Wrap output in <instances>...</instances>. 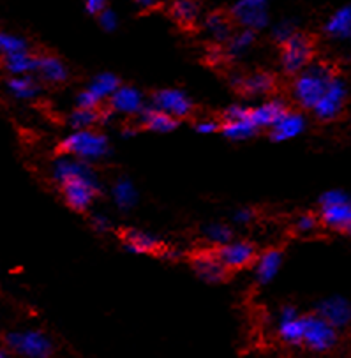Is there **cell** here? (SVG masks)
I'll return each instance as SVG.
<instances>
[{
  "mask_svg": "<svg viewBox=\"0 0 351 358\" xmlns=\"http://www.w3.org/2000/svg\"><path fill=\"white\" fill-rule=\"evenodd\" d=\"M52 177L59 184L66 205L74 212L89 210L101 192L99 180L90 164L74 157L62 155L57 159Z\"/></svg>",
  "mask_w": 351,
  "mask_h": 358,
  "instance_id": "6da1fadb",
  "label": "cell"
},
{
  "mask_svg": "<svg viewBox=\"0 0 351 358\" xmlns=\"http://www.w3.org/2000/svg\"><path fill=\"white\" fill-rule=\"evenodd\" d=\"M337 71L327 62H313L293 80V99L303 110H315L329 90Z\"/></svg>",
  "mask_w": 351,
  "mask_h": 358,
  "instance_id": "7a4b0ae2",
  "label": "cell"
},
{
  "mask_svg": "<svg viewBox=\"0 0 351 358\" xmlns=\"http://www.w3.org/2000/svg\"><path fill=\"white\" fill-rule=\"evenodd\" d=\"M57 150L64 157H74L90 164L110 154V141L99 131H73L69 136L60 141Z\"/></svg>",
  "mask_w": 351,
  "mask_h": 358,
  "instance_id": "3957f363",
  "label": "cell"
},
{
  "mask_svg": "<svg viewBox=\"0 0 351 358\" xmlns=\"http://www.w3.org/2000/svg\"><path fill=\"white\" fill-rule=\"evenodd\" d=\"M281 46V67L285 74L295 78L315 62L316 37L309 32L296 30Z\"/></svg>",
  "mask_w": 351,
  "mask_h": 358,
  "instance_id": "277c9868",
  "label": "cell"
},
{
  "mask_svg": "<svg viewBox=\"0 0 351 358\" xmlns=\"http://www.w3.org/2000/svg\"><path fill=\"white\" fill-rule=\"evenodd\" d=\"M320 222L332 231L351 236V196L343 191H327L320 196Z\"/></svg>",
  "mask_w": 351,
  "mask_h": 358,
  "instance_id": "5b68a950",
  "label": "cell"
},
{
  "mask_svg": "<svg viewBox=\"0 0 351 358\" xmlns=\"http://www.w3.org/2000/svg\"><path fill=\"white\" fill-rule=\"evenodd\" d=\"M6 346L9 351L23 358H50L53 344L41 330H16L6 336Z\"/></svg>",
  "mask_w": 351,
  "mask_h": 358,
  "instance_id": "8992f818",
  "label": "cell"
},
{
  "mask_svg": "<svg viewBox=\"0 0 351 358\" xmlns=\"http://www.w3.org/2000/svg\"><path fill=\"white\" fill-rule=\"evenodd\" d=\"M303 346L316 353L332 350L337 344V330L320 314H303Z\"/></svg>",
  "mask_w": 351,
  "mask_h": 358,
  "instance_id": "52a82bcc",
  "label": "cell"
},
{
  "mask_svg": "<svg viewBox=\"0 0 351 358\" xmlns=\"http://www.w3.org/2000/svg\"><path fill=\"white\" fill-rule=\"evenodd\" d=\"M258 127L251 120V108L229 106L226 108L221 118L222 136L231 141H244L258 133Z\"/></svg>",
  "mask_w": 351,
  "mask_h": 358,
  "instance_id": "ba28073f",
  "label": "cell"
},
{
  "mask_svg": "<svg viewBox=\"0 0 351 358\" xmlns=\"http://www.w3.org/2000/svg\"><path fill=\"white\" fill-rule=\"evenodd\" d=\"M214 251L217 255L219 262L222 263V266L229 273L255 265L259 256L256 245L248 241H231L229 244L221 245V248H214Z\"/></svg>",
  "mask_w": 351,
  "mask_h": 358,
  "instance_id": "9c48e42d",
  "label": "cell"
},
{
  "mask_svg": "<svg viewBox=\"0 0 351 358\" xmlns=\"http://www.w3.org/2000/svg\"><path fill=\"white\" fill-rule=\"evenodd\" d=\"M152 106L177 120H184L194 110L192 101L178 89H161L152 96Z\"/></svg>",
  "mask_w": 351,
  "mask_h": 358,
  "instance_id": "30bf717a",
  "label": "cell"
},
{
  "mask_svg": "<svg viewBox=\"0 0 351 358\" xmlns=\"http://www.w3.org/2000/svg\"><path fill=\"white\" fill-rule=\"evenodd\" d=\"M166 13L171 22L185 32L196 30L203 16V2L201 0H170Z\"/></svg>",
  "mask_w": 351,
  "mask_h": 358,
  "instance_id": "8fae6325",
  "label": "cell"
},
{
  "mask_svg": "<svg viewBox=\"0 0 351 358\" xmlns=\"http://www.w3.org/2000/svg\"><path fill=\"white\" fill-rule=\"evenodd\" d=\"M346 99H348V89L346 83H344L343 78L337 74L334 78V82L330 83L329 90L323 96V99L320 101L318 106L313 110L316 118L320 120H336L341 113H343L344 106H346Z\"/></svg>",
  "mask_w": 351,
  "mask_h": 358,
  "instance_id": "7c38bea8",
  "label": "cell"
},
{
  "mask_svg": "<svg viewBox=\"0 0 351 358\" xmlns=\"http://www.w3.org/2000/svg\"><path fill=\"white\" fill-rule=\"evenodd\" d=\"M191 265L192 270L198 273V277L203 279L205 282H210V285H217V282L226 281L229 275L228 270L219 262L214 248L201 249V251L194 252L191 256Z\"/></svg>",
  "mask_w": 351,
  "mask_h": 358,
  "instance_id": "4fadbf2b",
  "label": "cell"
},
{
  "mask_svg": "<svg viewBox=\"0 0 351 358\" xmlns=\"http://www.w3.org/2000/svg\"><path fill=\"white\" fill-rule=\"evenodd\" d=\"M229 13H231L237 27L255 30V32L265 27L266 20H268L265 0H241Z\"/></svg>",
  "mask_w": 351,
  "mask_h": 358,
  "instance_id": "5bb4252c",
  "label": "cell"
},
{
  "mask_svg": "<svg viewBox=\"0 0 351 358\" xmlns=\"http://www.w3.org/2000/svg\"><path fill=\"white\" fill-rule=\"evenodd\" d=\"M120 241H122L124 248L133 255H155L163 256L166 248L159 238H155L154 235L147 231H141L136 228H127L120 231Z\"/></svg>",
  "mask_w": 351,
  "mask_h": 358,
  "instance_id": "9a60e30c",
  "label": "cell"
},
{
  "mask_svg": "<svg viewBox=\"0 0 351 358\" xmlns=\"http://www.w3.org/2000/svg\"><path fill=\"white\" fill-rule=\"evenodd\" d=\"M203 29L207 30L208 36L214 39L215 45H222L229 41L233 37V34L237 32V23L233 20L231 13L226 11V9H215L210 11L203 18Z\"/></svg>",
  "mask_w": 351,
  "mask_h": 358,
  "instance_id": "2e32d148",
  "label": "cell"
},
{
  "mask_svg": "<svg viewBox=\"0 0 351 358\" xmlns=\"http://www.w3.org/2000/svg\"><path fill=\"white\" fill-rule=\"evenodd\" d=\"M316 314H320L336 330L351 325V303L343 296H330L322 300L316 306Z\"/></svg>",
  "mask_w": 351,
  "mask_h": 358,
  "instance_id": "e0dca14e",
  "label": "cell"
},
{
  "mask_svg": "<svg viewBox=\"0 0 351 358\" xmlns=\"http://www.w3.org/2000/svg\"><path fill=\"white\" fill-rule=\"evenodd\" d=\"M278 336L289 346H300L303 343V314H300L293 306H286L281 310Z\"/></svg>",
  "mask_w": 351,
  "mask_h": 358,
  "instance_id": "ac0fdd59",
  "label": "cell"
},
{
  "mask_svg": "<svg viewBox=\"0 0 351 358\" xmlns=\"http://www.w3.org/2000/svg\"><path fill=\"white\" fill-rule=\"evenodd\" d=\"M233 85L244 96H266V94H272L275 90L278 78L272 73H268V71H256V73L248 74V76L237 78V82L233 83Z\"/></svg>",
  "mask_w": 351,
  "mask_h": 358,
  "instance_id": "d6986e66",
  "label": "cell"
},
{
  "mask_svg": "<svg viewBox=\"0 0 351 358\" xmlns=\"http://www.w3.org/2000/svg\"><path fill=\"white\" fill-rule=\"evenodd\" d=\"M106 106L110 108L113 113L136 115V117H140L141 111L147 108L145 106L143 94H141L138 89H134V87H127V85L120 87V89L110 97Z\"/></svg>",
  "mask_w": 351,
  "mask_h": 358,
  "instance_id": "ffe728a7",
  "label": "cell"
},
{
  "mask_svg": "<svg viewBox=\"0 0 351 358\" xmlns=\"http://www.w3.org/2000/svg\"><path fill=\"white\" fill-rule=\"evenodd\" d=\"M288 111V104L282 99H270L259 106L251 108V120L258 129L270 131Z\"/></svg>",
  "mask_w": 351,
  "mask_h": 358,
  "instance_id": "44dd1931",
  "label": "cell"
},
{
  "mask_svg": "<svg viewBox=\"0 0 351 358\" xmlns=\"http://www.w3.org/2000/svg\"><path fill=\"white\" fill-rule=\"evenodd\" d=\"M282 265V252L279 249L272 248L266 249L265 252L258 256L255 263V275L256 282L259 286H265L268 282L274 281V277L278 275L279 270H281Z\"/></svg>",
  "mask_w": 351,
  "mask_h": 358,
  "instance_id": "7402d4cb",
  "label": "cell"
},
{
  "mask_svg": "<svg viewBox=\"0 0 351 358\" xmlns=\"http://www.w3.org/2000/svg\"><path fill=\"white\" fill-rule=\"evenodd\" d=\"M306 129V118L302 113L289 110L285 117L270 129V140L279 143V141H288L296 138Z\"/></svg>",
  "mask_w": 351,
  "mask_h": 358,
  "instance_id": "603a6c76",
  "label": "cell"
},
{
  "mask_svg": "<svg viewBox=\"0 0 351 358\" xmlns=\"http://www.w3.org/2000/svg\"><path fill=\"white\" fill-rule=\"evenodd\" d=\"M140 126L143 129L150 131V133H159L166 134L171 133V131L177 129L180 126V120L170 117V115L163 113V111L155 110L154 106L145 108L140 115Z\"/></svg>",
  "mask_w": 351,
  "mask_h": 358,
  "instance_id": "cb8c5ba5",
  "label": "cell"
},
{
  "mask_svg": "<svg viewBox=\"0 0 351 358\" xmlns=\"http://www.w3.org/2000/svg\"><path fill=\"white\" fill-rule=\"evenodd\" d=\"M37 74L52 85H60L69 76L66 64L55 55H37Z\"/></svg>",
  "mask_w": 351,
  "mask_h": 358,
  "instance_id": "d4e9b609",
  "label": "cell"
},
{
  "mask_svg": "<svg viewBox=\"0 0 351 358\" xmlns=\"http://www.w3.org/2000/svg\"><path fill=\"white\" fill-rule=\"evenodd\" d=\"M2 67L11 76H29L37 73V55L30 52L15 53V55L2 57Z\"/></svg>",
  "mask_w": 351,
  "mask_h": 358,
  "instance_id": "484cf974",
  "label": "cell"
},
{
  "mask_svg": "<svg viewBox=\"0 0 351 358\" xmlns=\"http://www.w3.org/2000/svg\"><path fill=\"white\" fill-rule=\"evenodd\" d=\"M120 87L122 85H120V80L117 74L101 73L94 78L92 83L87 87V90H89V92L92 94L97 101H99V103H108V101H110V97L113 96V94L117 92Z\"/></svg>",
  "mask_w": 351,
  "mask_h": 358,
  "instance_id": "4316f807",
  "label": "cell"
},
{
  "mask_svg": "<svg viewBox=\"0 0 351 358\" xmlns=\"http://www.w3.org/2000/svg\"><path fill=\"white\" fill-rule=\"evenodd\" d=\"M8 90L11 96H15L20 101H32L39 96L41 87L37 83L32 74L29 76H11L8 80Z\"/></svg>",
  "mask_w": 351,
  "mask_h": 358,
  "instance_id": "83f0119b",
  "label": "cell"
},
{
  "mask_svg": "<svg viewBox=\"0 0 351 358\" xmlns=\"http://www.w3.org/2000/svg\"><path fill=\"white\" fill-rule=\"evenodd\" d=\"M256 39L255 30L241 29L233 34V37L224 45V52L228 59H238V57L244 55L249 48L252 46Z\"/></svg>",
  "mask_w": 351,
  "mask_h": 358,
  "instance_id": "f1b7e54d",
  "label": "cell"
},
{
  "mask_svg": "<svg viewBox=\"0 0 351 358\" xmlns=\"http://www.w3.org/2000/svg\"><path fill=\"white\" fill-rule=\"evenodd\" d=\"M111 196H113V201L117 203V207L122 208V210L133 208L138 200L136 189H134L133 182L127 180V178H120L119 182H115L113 189H111Z\"/></svg>",
  "mask_w": 351,
  "mask_h": 358,
  "instance_id": "f546056e",
  "label": "cell"
},
{
  "mask_svg": "<svg viewBox=\"0 0 351 358\" xmlns=\"http://www.w3.org/2000/svg\"><path fill=\"white\" fill-rule=\"evenodd\" d=\"M329 36L337 39H351V8H343L325 25Z\"/></svg>",
  "mask_w": 351,
  "mask_h": 358,
  "instance_id": "4dcf8cb0",
  "label": "cell"
},
{
  "mask_svg": "<svg viewBox=\"0 0 351 358\" xmlns=\"http://www.w3.org/2000/svg\"><path fill=\"white\" fill-rule=\"evenodd\" d=\"M23 52H30L29 45H27V41L23 37L0 30V55L8 57Z\"/></svg>",
  "mask_w": 351,
  "mask_h": 358,
  "instance_id": "1f68e13d",
  "label": "cell"
},
{
  "mask_svg": "<svg viewBox=\"0 0 351 358\" xmlns=\"http://www.w3.org/2000/svg\"><path fill=\"white\" fill-rule=\"evenodd\" d=\"M205 238L210 242L214 248H221V245H226L231 242L233 231L229 226L221 224V222H215V224H208L203 231Z\"/></svg>",
  "mask_w": 351,
  "mask_h": 358,
  "instance_id": "d6a6232c",
  "label": "cell"
},
{
  "mask_svg": "<svg viewBox=\"0 0 351 358\" xmlns=\"http://www.w3.org/2000/svg\"><path fill=\"white\" fill-rule=\"evenodd\" d=\"M320 224H322L320 222V215L307 212V214H302L295 221V231L300 233V235H306V233L315 231Z\"/></svg>",
  "mask_w": 351,
  "mask_h": 358,
  "instance_id": "836d02e7",
  "label": "cell"
},
{
  "mask_svg": "<svg viewBox=\"0 0 351 358\" xmlns=\"http://www.w3.org/2000/svg\"><path fill=\"white\" fill-rule=\"evenodd\" d=\"M97 20H99L101 27H103L106 32H111V30L117 29V25H119V20H117V15H115L113 11H111L110 8L106 9L104 13H101L99 16H97Z\"/></svg>",
  "mask_w": 351,
  "mask_h": 358,
  "instance_id": "e575fe53",
  "label": "cell"
},
{
  "mask_svg": "<svg viewBox=\"0 0 351 358\" xmlns=\"http://www.w3.org/2000/svg\"><path fill=\"white\" fill-rule=\"evenodd\" d=\"M196 131L200 134L221 133V120H200L196 124Z\"/></svg>",
  "mask_w": 351,
  "mask_h": 358,
  "instance_id": "d590c367",
  "label": "cell"
},
{
  "mask_svg": "<svg viewBox=\"0 0 351 358\" xmlns=\"http://www.w3.org/2000/svg\"><path fill=\"white\" fill-rule=\"evenodd\" d=\"M85 9L89 15L99 16L108 9V0H85Z\"/></svg>",
  "mask_w": 351,
  "mask_h": 358,
  "instance_id": "8d00e7d4",
  "label": "cell"
},
{
  "mask_svg": "<svg viewBox=\"0 0 351 358\" xmlns=\"http://www.w3.org/2000/svg\"><path fill=\"white\" fill-rule=\"evenodd\" d=\"M255 217L256 212L252 208H241V210H237L235 215H233L235 222H238V224H249L251 221H255Z\"/></svg>",
  "mask_w": 351,
  "mask_h": 358,
  "instance_id": "74e56055",
  "label": "cell"
},
{
  "mask_svg": "<svg viewBox=\"0 0 351 358\" xmlns=\"http://www.w3.org/2000/svg\"><path fill=\"white\" fill-rule=\"evenodd\" d=\"M133 2L138 8L143 9V11H154V9L163 8V6L166 4V2H170V0H133Z\"/></svg>",
  "mask_w": 351,
  "mask_h": 358,
  "instance_id": "f35d334b",
  "label": "cell"
},
{
  "mask_svg": "<svg viewBox=\"0 0 351 358\" xmlns=\"http://www.w3.org/2000/svg\"><path fill=\"white\" fill-rule=\"evenodd\" d=\"M92 228L96 229L97 233H104L110 229V221H108L106 217H103V215H94L92 217Z\"/></svg>",
  "mask_w": 351,
  "mask_h": 358,
  "instance_id": "ab89813d",
  "label": "cell"
},
{
  "mask_svg": "<svg viewBox=\"0 0 351 358\" xmlns=\"http://www.w3.org/2000/svg\"><path fill=\"white\" fill-rule=\"evenodd\" d=\"M0 358H9V355L6 353V351L2 350V348H0Z\"/></svg>",
  "mask_w": 351,
  "mask_h": 358,
  "instance_id": "60d3db41",
  "label": "cell"
}]
</instances>
